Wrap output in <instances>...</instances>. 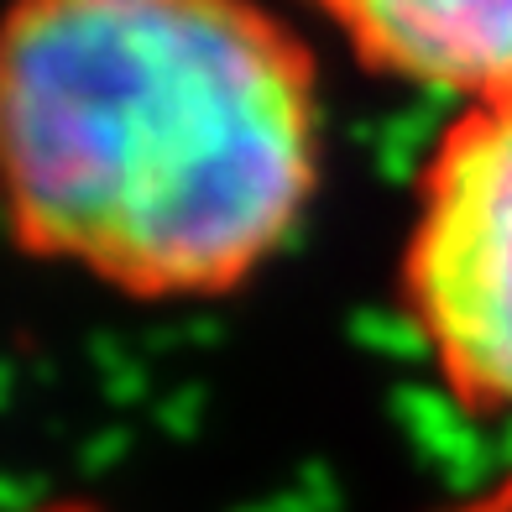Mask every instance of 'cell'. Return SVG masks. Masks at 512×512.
I'll return each mask as SVG.
<instances>
[{"label": "cell", "instance_id": "obj_1", "mask_svg": "<svg viewBox=\"0 0 512 512\" xmlns=\"http://www.w3.org/2000/svg\"><path fill=\"white\" fill-rule=\"evenodd\" d=\"M324 173L309 37L267 0H6L0 220L142 304L246 288Z\"/></svg>", "mask_w": 512, "mask_h": 512}, {"label": "cell", "instance_id": "obj_2", "mask_svg": "<svg viewBox=\"0 0 512 512\" xmlns=\"http://www.w3.org/2000/svg\"><path fill=\"white\" fill-rule=\"evenodd\" d=\"M403 309L439 387L512 418V89L460 105L418 168Z\"/></svg>", "mask_w": 512, "mask_h": 512}, {"label": "cell", "instance_id": "obj_3", "mask_svg": "<svg viewBox=\"0 0 512 512\" xmlns=\"http://www.w3.org/2000/svg\"><path fill=\"white\" fill-rule=\"evenodd\" d=\"M366 68L460 105L512 89V0H309Z\"/></svg>", "mask_w": 512, "mask_h": 512}, {"label": "cell", "instance_id": "obj_4", "mask_svg": "<svg viewBox=\"0 0 512 512\" xmlns=\"http://www.w3.org/2000/svg\"><path fill=\"white\" fill-rule=\"evenodd\" d=\"M429 512H512V471H502L497 481L476 486V492H465L455 502H439Z\"/></svg>", "mask_w": 512, "mask_h": 512}, {"label": "cell", "instance_id": "obj_5", "mask_svg": "<svg viewBox=\"0 0 512 512\" xmlns=\"http://www.w3.org/2000/svg\"><path fill=\"white\" fill-rule=\"evenodd\" d=\"M37 512H95L89 502H48V507H37Z\"/></svg>", "mask_w": 512, "mask_h": 512}]
</instances>
